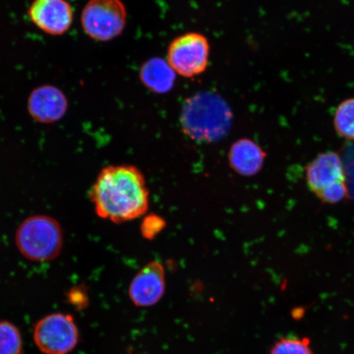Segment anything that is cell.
<instances>
[{
  "label": "cell",
  "instance_id": "cell-14",
  "mask_svg": "<svg viewBox=\"0 0 354 354\" xmlns=\"http://www.w3.org/2000/svg\"><path fill=\"white\" fill-rule=\"evenodd\" d=\"M24 339L16 325L8 321H0V354H21Z\"/></svg>",
  "mask_w": 354,
  "mask_h": 354
},
{
  "label": "cell",
  "instance_id": "cell-3",
  "mask_svg": "<svg viewBox=\"0 0 354 354\" xmlns=\"http://www.w3.org/2000/svg\"><path fill=\"white\" fill-rule=\"evenodd\" d=\"M15 241L26 259L48 262L55 259L63 250V229L59 221L50 216H29L17 228Z\"/></svg>",
  "mask_w": 354,
  "mask_h": 354
},
{
  "label": "cell",
  "instance_id": "cell-15",
  "mask_svg": "<svg viewBox=\"0 0 354 354\" xmlns=\"http://www.w3.org/2000/svg\"><path fill=\"white\" fill-rule=\"evenodd\" d=\"M270 354H313L311 342L308 338L288 336L274 344Z\"/></svg>",
  "mask_w": 354,
  "mask_h": 354
},
{
  "label": "cell",
  "instance_id": "cell-11",
  "mask_svg": "<svg viewBox=\"0 0 354 354\" xmlns=\"http://www.w3.org/2000/svg\"><path fill=\"white\" fill-rule=\"evenodd\" d=\"M267 153L254 141L243 138L236 141L230 148L229 165L237 174L250 177L262 170Z\"/></svg>",
  "mask_w": 354,
  "mask_h": 354
},
{
  "label": "cell",
  "instance_id": "cell-17",
  "mask_svg": "<svg viewBox=\"0 0 354 354\" xmlns=\"http://www.w3.org/2000/svg\"><path fill=\"white\" fill-rule=\"evenodd\" d=\"M86 295L85 291L82 289H79V288H74V289L71 290L68 297L73 304L81 307L85 306L86 303L87 302Z\"/></svg>",
  "mask_w": 354,
  "mask_h": 354
},
{
  "label": "cell",
  "instance_id": "cell-8",
  "mask_svg": "<svg viewBox=\"0 0 354 354\" xmlns=\"http://www.w3.org/2000/svg\"><path fill=\"white\" fill-rule=\"evenodd\" d=\"M166 290L165 268L158 260L151 261L132 279L128 294L133 304L149 308L158 304Z\"/></svg>",
  "mask_w": 354,
  "mask_h": 354
},
{
  "label": "cell",
  "instance_id": "cell-10",
  "mask_svg": "<svg viewBox=\"0 0 354 354\" xmlns=\"http://www.w3.org/2000/svg\"><path fill=\"white\" fill-rule=\"evenodd\" d=\"M68 100L63 91L52 86L35 88L30 94L28 108L30 116L41 123L59 121L68 110Z\"/></svg>",
  "mask_w": 354,
  "mask_h": 354
},
{
  "label": "cell",
  "instance_id": "cell-1",
  "mask_svg": "<svg viewBox=\"0 0 354 354\" xmlns=\"http://www.w3.org/2000/svg\"><path fill=\"white\" fill-rule=\"evenodd\" d=\"M90 198L97 216L116 224L145 216L149 205L145 177L134 165L103 168L93 185Z\"/></svg>",
  "mask_w": 354,
  "mask_h": 354
},
{
  "label": "cell",
  "instance_id": "cell-12",
  "mask_svg": "<svg viewBox=\"0 0 354 354\" xmlns=\"http://www.w3.org/2000/svg\"><path fill=\"white\" fill-rule=\"evenodd\" d=\"M143 85L156 94H165L174 86L176 73L167 61L153 57L146 61L140 70Z\"/></svg>",
  "mask_w": 354,
  "mask_h": 354
},
{
  "label": "cell",
  "instance_id": "cell-6",
  "mask_svg": "<svg viewBox=\"0 0 354 354\" xmlns=\"http://www.w3.org/2000/svg\"><path fill=\"white\" fill-rule=\"evenodd\" d=\"M127 19V8L121 0H90L84 8L82 24L91 38L109 41L122 33Z\"/></svg>",
  "mask_w": 354,
  "mask_h": 354
},
{
  "label": "cell",
  "instance_id": "cell-5",
  "mask_svg": "<svg viewBox=\"0 0 354 354\" xmlns=\"http://www.w3.org/2000/svg\"><path fill=\"white\" fill-rule=\"evenodd\" d=\"M33 339L44 354H69L77 346L80 333L71 314L54 313L35 323Z\"/></svg>",
  "mask_w": 354,
  "mask_h": 354
},
{
  "label": "cell",
  "instance_id": "cell-13",
  "mask_svg": "<svg viewBox=\"0 0 354 354\" xmlns=\"http://www.w3.org/2000/svg\"><path fill=\"white\" fill-rule=\"evenodd\" d=\"M334 127L343 138L354 140V98L344 100L335 109Z\"/></svg>",
  "mask_w": 354,
  "mask_h": 354
},
{
  "label": "cell",
  "instance_id": "cell-7",
  "mask_svg": "<svg viewBox=\"0 0 354 354\" xmlns=\"http://www.w3.org/2000/svg\"><path fill=\"white\" fill-rule=\"evenodd\" d=\"M209 44L205 35L189 32L176 37L167 50V62L181 77L202 74L209 65Z\"/></svg>",
  "mask_w": 354,
  "mask_h": 354
},
{
  "label": "cell",
  "instance_id": "cell-2",
  "mask_svg": "<svg viewBox=\"0 0 354 354\" xmlns=\"http://www.w3.org/2000/svg\"><path fill=\"white\" fill-rule=\"evenodd\" d=\"M233 115L227 102L214 92H201L189 97L180 114L185 135L198 142L214 143L227 136Z\"/></svg>",
  "mask_w": 354,
  "mask_h": 354
},
{
  "label": "cell",
  "instance_id": "cell-16",
  "mask_svg": "<svg viewBox=\"0 0 354 354\" xmlns=\"http://www.w3.org/2000/svg\"><path fill=\"white\" fill-rule=\"evenodd\" d=\"M166 221L160 216H145L140 225V232L146 240L152 241L165 228Z\"/></svg>",
  "mask_w": 354,
  "mask_h": 354
},
{
  "label": "cell",
  "instance_id": "cell-4",
  "mask_svg": "<svg viewBox=\"0 0 354 354\" xmlns=\"http://www.w3.org/2000/svg\"><path fill=\"white\" fill-rule=\"evenodd\" d=\"M308 187L327 203H338L348 196L346 176L342 158L335 152L318 155L306 170Z\"/></svg>",
  "mask_w": 354,
  "mask_h": 354
},
{
  "label": "cell",
  "instance_id": "cell-9",
  "mask_svg": "<svg viewBox=\"0 0 354 354\" xmlns=\"http://www.w3.org/2000/svg\"><path fill=\"white\" fill-rule=\"evenodd\" d=\"M29 15L35 26L53 35L64 34L73 20L72 7L65 0H35Z\"/></svg>",
  "mask_w": 354,
  "mask_h": 354
}]
</instances>
